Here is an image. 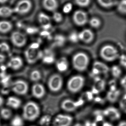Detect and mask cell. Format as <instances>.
<instances>
[{
  "label": "cell",
  "instance_id": "6da1fadb",
  "mask_svg": "<svg viewBox=\"0 0 126 126\" xmlns=\"http://www.w3.org/2000/svg\"><path fill=\"white\" fill-rule=\"evenodd\" d=\"M40 113V107L33 101L26 103L23 108V118L28 121H33L38 118Z\"/></svg>",
  "mask_w": 126,
  "mask_h": 126
},
{
  "label": "cell",
  "instance_id": "7a4b0ae2",
  "mask_svg": "<svg viewBox=\"0 0 126 126\" xmlns=\"http://www.w3.org/2000/svg\"><path fill=\"white\" fill-rule=\"evenodd\" d=\"M100 55L102 59L108 62L115 61L119 58L120 55L117 48L109 44L105 45L101 48Z\"/></svg>",
  "mask_w": 126,
  "mask_h": 126
},
{
  "label": "cell",
  "instance_id": "3957f363",
  "mask_svg": "<svg viewBox=\"0 0 126 126\" xmlns=\"http://www.w3.org/2000/svg\"><path fill=\"white\" fill-rule=\"evenodd\" d=\"M89 59L87 55L83 52H79L74 55L72 59L73 67L76 70L83 72L89 65Z\"/></svg>",
  "mask_w": 126,
  "mask_h": 126
},
{
  "label": "cell",
  "instance_id": "277c9868",
  "mask_svg": "<svg viewBox=\"0 0 126 126\" xmlns=\"http://www.w3.org/2000/svg\"><path fill=\"white\" fill-rule=\"evenodd\" d=\"M85 80L83 76H75L68 81L67 88L68 90L73 93H76L81 90L84 85Z\"/></svg>",
  "mask_w": 126,
  "mask_h": 126
},
{
  "label": "cell",
  "instance_id": "5b68a950",
  "mask_svg": "<svg viewBox=\"0 0 126 126\" xmlns=\"http://www.w3.org/2000/svg\"><path fill=\"white\" fill-rule=\"evenodd\" d=\"M32 7V3L30 0H20L13 8L14 13L20 15L29 13Z\"/></svg>",
  "mask_w": 126,
  "mask_h": 126
},
{
  "label": "cell",
  "instance_id": "8992f818",
  "mask_svg": "<svg viewBox=\"0 0 126 126\" xmlns=\"http://www.w3.org/2000/svg\"><path fill=\"white\" fill-rule=\"evenodd\" d=\"M63 79L62 76L58 74L52 75L48 80V86L52 92H58L63 86Z\"/></svg>",
  "mask_w": 126,
  "mask_h": 126
},
{
  "label": "cell",
  "instance_id": "52a82bcc",
  "mask_svg": "<svg viewBox=\"0 0 126 126\" xmlns=\"http://www.w3.org/2000/svg\"><path fill=\"white\" fill-rule=\"evenodd\" d=\"M10 40L14 46L20 48L26 45L27 39L26 35L22 32L15 31L11 34Z\"/></svg>",
  "mask_w": 126,
  "mask_h": 126
},
{
  "label": "cell",
  "instance_id": "ba28073f",
  "mask_svg": "<svg viewBox=\"0 0 126 126\" xmlns=\"http://www.w3.org/2000/svg\"><path fill=\"white\" fill-rule=\"evenodd\" d=\"M12 89L13 92L17 94L24 95L28 92L29 86L24 81L18 80L13 83Z\"/></svg>",
  "mask_w": 126,
  "mask_h": 126
},
{
  "label": "cell",
  "instance_id": "9c48e42d",
  "mask_svg": "<svg viewBox=\"0 0 126 126\" xmlns=\"http://www.w3.org/2000/svg\"><path fill=\"white\" fill-rule=\"evenodd\" d=\"M27 61L29 63H34L42 57L43 54L38 49H33L29 47L24 53Z\"/></svg>",
  "mask_w": 126,
  "mask_h": 126
},
{
  "label": "cell",
  "instance_id": "30bf717a",
  "mask_svg": "<svg viewBox=\"0 0 126 126\" xmlns=\"http://www.w3.org/2000/svg\"><path fill=\"white\" fill-rule=\"evenodd\" d=\"M74 23L78 26H84L88 21V16L86 13L81 10L75 11L73 16Z\"/></svg>",
  "mask_w": 126,
  "mask_h": 126
},
{
  "label": "cell",
  "instance_id": "8fae6325",
  "mask_svg": "<svg viewBox=\"0 0 126 126\" xmlns=\"http://www.w3.org/2000/svg\"><path fill=\"white\" fill-rule=\"evenodd\" d=\"M73 121L72 117L70 115L59 114L55 118L54 124L55 126H70Z\"/></svg>",
  "mask_w": 126,
  "mask_h": 126
},
{
  "label": "cell",
  "instance_id": "7c38bea8",
  "mask_svg": "<svg viewBox=\"0 0 126 126\" xmlns=\"http://www.w3.org/2000/svg\"><path fill=\"white\" fill-rule=\"evenodd\" d=\"M110 71L109 67L105 63L100 61H95L93 64V73L95 75L107 74Z\"/></svg>",
  "mask_w": 126,
  "mask_h": 126
},
{
  "label": "cell",
  "instance_id": "4fadbf2b",
  "mask_svg": "<svg viewBox=\"0 0 126 126\" xmlns=\"http://www.w3.org/2000/svg\"><path fill=\"white\" fill-rule=\"evenodd\" d=\"M78 37L79 40L86 43H90L94 40V35L92 30L86 29L78 33Z\"/></svg>",
  "mask_w": 126,
  "mask_h": 126
},
{
  "label": "cell",
  "instance_id": "5bb4252c",
  "mask_svg": "<svg viewBox=\"0 0 126 126\" xmlns=\"http://www.w3.org/2000/svg\"><path fill=\"white\" fill-rule=\"evenodd\" d=\"M23 64V60L20 57H13L7 63V67L13 70H18L22 67Z\"/></svg>",
  "mask_w": 126,
  "mask_h": 126
},
{
  "label": "cell",
  "instance_id": "9a60e30c",
  "mask_svg": "<svg viewBox=\"0 0 126 126\" xmlns=\"http://www.w3.org/2000/svg\"><path fill=\"white\" fill-rule=\"evenodd\" d=\"M32 93L35 97L37 98H41L45 95L46 90L44 87L40 83L34 84L32 87Z\"/></svg>",
  "mask_w": 126,
  "mask_h": 126
},
{
  "label": "cell",
  "instance_id": "2e32d148",
  "mask_svg": "<svg viewBox=\"0 0 126 126\" xmlns=\"http://www.w3.org/2000/svg\"><path fill=\"white\" fill-rule=\"evenodd\" d=\"M103 114L112 120H118L121 117L120 113L119 111L116 108L113 107L107 108L104 111Z\"/></svg>",
  "mask_w": 126,
  "mask_h": 126
},
{
  "label": "cell",
  "instance_id": "e0dca14e",
  "mask_svg": "<svg viewBox=\"0 0 126 126\" xmlns=\"http://www.w3.org/2000/svg\"><path fill=\"white\" fill-rule=\"evenodd\" d=\"M7 106L9 108L17 110L20 107L21 101L19 98L14 96H10L7 98Z\"/></svg>",
  "mask_w": 126,
  "mask_h": 126
},
{
  "label": "cell",
  "instance_id": "ac0fdd59",
  "mask_svg": "<svg viewBox=\"0 0 126 126\" xmlns=\"http://www.w3.org/2000/svg\"><path fill=\"white\" fill-rule=\"evenodd\" d=\"M61 108L64 111L67 112H72L75 111L77 108L75 101L70 99H66L62 102Z\"/></svg>",
  "mask_w": 126,
  "mask_h": 126
},
{
  "label": "cell",
  "instance_id": "d6986e66",
  "mask_svg": "<svg viewBox=\"0 0 126 126\" xmlns=\"http://www.w3.org/2000/svg\"><path fill=\"white\" fill-rule=\"evenodd\" d=\"M12 23L7 20H0V33L6 34L9 32L13 29Z\"/></svg>",
  "mask_w": 126,
  "mask_h": 126
},
{
  "label": "cell",
  "instance_id": "ffe728a7",
  "mask_svg": "<svg viewBox=\"0 0 126 126\" xmlns=\"http://www.w3.org/2000/svg\"><path fill=\"white\" fill-rule=\"evenodd\" d=\"M14 13L13 8L9 6L2 5L0 6V17L6 18L10 17Z\"/></svg>",
  "mask_w": 126,
  "mask_h": 126
},
{
  "label": "cell",
  "instance_id": "44dd1931",
  "mask_svg": "<svg viewBox=\"0 0 126 126\" xmlns=\"http://www.w3.org/2000/svg\"><path fill=\"white\" fill-rule=\"evenodd\" d=\"M43 4L46 9L52 12L55 11L58 7L57 0H43Z\"/></svg>",
  "mask_w": 126,
  "mask_h": 126
},
{
  "label": "cell",
  "instance_id": "7402d4cb",
  "mask_svg": "<svg viewBox=\"0 0 126 126\" xmlns=\"http://www.w3.org/2000/svg\"><path fill=\"white\" fill-rule=\"evenodd\" d=\"M120 94V91L117 89H110L107 95V99L111 103H114L117 100Z\"/></svg>",
  "mask_w": 126,
  "mask_h": 126
},
{
  "label": "cell",
  "instance_id": "603a6c76",
  "mask_svg": "<svg viewBox=\"0 0 126 126\" xmlns=\"http://www.w3.org/2000/svg\"><path fill=\"white\" fill-rule=\"evenodd\" d=\"M99 5L105 9H110L116 6L118 0H97Z\"/></svg>",
  "mask_w": 126,
  "mask_h": 126
},
{
  "label": "cell",
  "instance_id": "cb8c5ba5",
  "mask_svg": "<svg viewBox=\"0 0 126 126\" xmlns=\"http://www.w3.org/2000/svg\"><path fill=\"white\" fill-rule=\"evenodd\" d=\"M57 69L60 72L66 71L68 68V63L65 58L63 57L60 59L56 63Z\"/></svg>",
  "mask_w": 126,
  "mask_h": 126
},
{
  "label": "cell",
  "instance_id": "d4e9b609",
  "mask_svg": "<svg viewBox=\"0 0 126 126\" xmlns=\"http://www.w3.org/2000/svg\"><path fill=\"white\" fill-rule=\"evenodd\" d=\"M12 111L9 108H2L0 110V116L3 120H9L12 118Z\"/></svg>",
  "mask_w": 126,
  "mask_h": 126
},
{
  "label": "cell",
  "instance_id": "484cf974",
  "mask_svg": "<svg viewBox=\"0 0 126 126\" xmlns=\"http://www.w3.org/2000/svg\"><path fill=\"white\" fill-rule=\"evenodd\" d=\"M117 11L119 14L126 15V0H120L116 6Z\"/></svg>",
  "mask_w": 126,
  "mask_h": 126
},
{
  "label": "cell",
  "instance_id": "4316f807",
  "mask_svg": "<svg viewBox=\"0 0 126 126\" xmlns=\"http://www.w3.org/2000/svg\"><path fill=\"white\" fill-rule=\"evenodd\" d=\"M11 126H23L24 125L23 118L19 115H16L12 117L10 121Z\"/></svg>",
  "mask_w": 126,
  "mask_h": 126
},
{
  "label": "cell",
  "instance_id": "83f0119b",
  "mask_svg": "<svg viewBox=\"0 0 126 126\" xmlns=\"http://www.w3.org/2000/svg\"><path fill=\"white\" fill-rule=\"evenodd\" d=\"M110 71L112 76L115 78H118L122 75V69L118 65L112 66L110 69Z\"/></svg>",
  "mask_w": 126,
  "mask_h": 126
},
{
  "label": "cell",
  "instance_id": "f1b7e54d",
  "mask_svg": "<svg viewBox=\"0 0 126 126\" xmlns=\"http://www.w3.org/2000/svg\"><path fill=\"white\" fill-rule=\"evenodd\" d=\"M95 81V85L93 87H94L99 93L103 90L105 88V81L99 78H96Z\"/></svg>",
  "mask_w": 126,
  "mask_h": 126
},
{
  "label": "cell",
  "instance_id": "f546056e",
  "mask_svg": "<svg viewBox=\"0 0 126 126\" xmlns=\"http://www.w3.org/2000/svg\"><path fill=\"white\" fill-rule=\"evenodd\" d=\"M90 25L92 27L95 29H98L101 25V21L100 19L96 17H93L90 20Z\"/></svg>",
  "mask_w": 126,
  "mask_h": 126
},
{
  "label": "cell",
  "instance_id": "4dcf8cb0",
  "mask_svg": "<svg viewBox=\"0 0 126 126\" xmlns=\"http://www.w3.org/2000/svg\"><path fill=\"white\" fill-rule=\"evenodd\" d=\"M38 19L39 22L43 25H45V24L46 25L49 24V22L50 20L49 16L43 13H41L39 14L38 16Z\"/></svg>",
  "mask_w": 126,
  "mask_h": 126
},
{
  "label": "cell",
  "instance_id": "1f68e13d",
  "mask_svg": "<svg viewBox=\"0 0 126 126\" xmlns=\"http://www.w3.org/2000/svg\"><path fill=\"white\" fill-rule=\"evenodd\" d=\"M41 75L40 72L38 70H34L32 72L30 75V79L32 81H38L40 80Z\"/></svg>",
  "mask_w": 126,
  "mask_h": 126
},
{
  "label": "cell",
  "instance_id": "d6a6232c",
  "mask_svg": "<svg viewBox=\"0 0 126 126\" xmlns=\"http://www.w3.org/2000/svg\"><path fill=\"white\" fill-rule=\"evenodd\" d=\"M51 120V116L49 115H46L41 118L39 123L41 126H46L49 124Z\"/></svg>",
  "mask_w": 126,
  "mask_h": 126
},
{
  "label": "cell",
  "instance_id": "836d02e7",
  "mask_svg": "<svg viewBox=\"0 0 126 126\" xmlns=\"http://www.w3.org/2000/svg\"><path fill=\"white\" fill-rule=\"evenodd\" d=\"M91 0H75L76 3L78 6L85 7L89 5Z\"/></svg>",
  "mask_w": 126,
  "mask_h": 126
},
{
  "label": "cell",
  "instance_id": "e575fe53",
  "mask_svg": "<svg viewBox=\"0 0 126 126\" xmlns=\"http://www.w3.org/2000/svg\"><path fill=\"white\" fill-rule=\"evenodd\" d=\"M53 18L56 22H60L63 20V16L60 13L55 12L53 15Z\"/></svg>",
  "mask_w": 126,
  "mask_h": 126
},
{
  "label": "cell",
  "instance_id": "d590c367",
  "mask_svg": "<svg viewBox=\"0 0 126 126\" xmlns=\"http://www.w3.org/2000/svg\"><path fill=\"white\" fill-rule=\"evenodd\" d=\"M54 61V57L52 55H47L43 58V61L45 63L51 64Z\"/></svg>",
  "mask_w": 126,
  "mask_h": 126
},
{
  "label": "cell",
  "instance_id": "8d00e7d4",
  "mask_svg": "<svg viewBox=\"0 0 126 126\" xmlns=\"http://www.w3.org/2000/svg\"><path fill=\"white\" fill-rule=\"evenodd\" d=\"M69 39L71 42L74 43H76L79 40L78 34H77L75 32H72L70 35Z\"/></svg>",
  "mask_w": 126,
  "mask_h": 126
},
{
  "label": "cell",
  "instance_id": "74e56055",
  "mask_svg": "<svg viewBox=\"0 0 126 126\" xmlns=\"http://www.w3.org/2000/svg\"><path fill=\"white\" fill-rule=\"evenodd\" d=\"M119 63L123 67L126 68V54H122L119 57Z\"/></svg>",
  "mask_w": 126,
  "mask_h": 126
},
{
  "label": "cell",
  "instance_id": "f35d334b",
  "mask_svg": "<svg viewBox=\"0 0 126 126\" xmlns=\"http://www.w3.org/2000/svg\"><path fill=\"white\" fill-rule=\"evenodd\" d=\"M9 49V46L7 43L2 42L0 43V51L3 52H7Z\"/></svg>",
  "mask_w": 126,
  "mask_h": 126
},
{
  "label": "cell",
  "instance_id": "ab89813d",
  "mask_svg": "<svg viewBox=\"0 0 126 126\" xmlns=\"http://www.w3.org/2000/svg\"><path fill=\"white\" fill-rule=\"evenodd\" d=\"M120 105L121 108L126 112V94L124 95L121 100Z\"/></svg>",
  "mask_w": 126,
  "mask_h": 126
},
{
  "label": "cell",
  "instance_id": "60d3db41",
  "mask_svg": "<svg viewBox=\"0 0 126 126\" xmlns=\"http://www.w3.org/2000/svg\"><path fill=\"white\" fill-rule=\"evenodd\" d=\"M72 4H67L64 7L63 10L65 13H68L72 10Z\"/></svg>",
  "mask_w": 126,
  "mask_h": 126
},
{
  "label": "cell",
  "instance_id": "b9f144b4",
  "mask_svg": "<svg viewBox=\"0 0 126 126\" xmlns=\"http://www.w3.org/2000/svg\"><path fill=\"white\" fill-rule=\"evenodd\" d=\"M120 83L121 87L126 90V75L122 78Z\"/></svg>",
  "mask_w": 126,
  "mask_h": 126
},
{
  "label": "cell",
  "instance_id": "7bdbcfd3",
  "mask_svg": "<svg viewBox=\"0 0 126 126\" xmlns=\"http://www.w3.org/2000/svg\"><path fill=\"white\" fill-rule=\"evenodd\" d=\"M76 106L77 107V108L82 106L84 103V101L83 99L81 98H80L77 101H75Z\"/></svg>",
  "mask_w": 126,
  "mask_h": 126
},
{
  "label": "cell",
  "instance_id": "ee69618b",
  "mask_svg": "<svg viewBox=\"0 0 126 126\" xmlns=\"http://www.w3.org/2000/svg\"><path fill=\"white\" fill-rule=\"evenodd\" d=\"M104 122L103 121H95L92 124V126H103Z\"/></svg>",
  "mask_w": 126,
  "mask_h": 126
},
{
  "label": "cell",
  "instance_id": "f6af8a7d",
  "mask_svg": "<svg viewBox=\"0 0 126 126\" xmlns=\"http://www.w3.org/2000/svg\"><path fill=\"white\" fill-rule=\"evenodd\" d=\"M39 47V45L38 43H33L29 47L32 48L33 49H38V48Z\"/></svg>",
  "mask_w": 126,
  "mask_h": 126
},
{
  "label": "cell",
  "instance_id": "bcb514c9",
  "mask_svg": "<svg viewBox=\"0 0 126 126\" xmlns=\"http://www.w3.org/2000/svg\"><path fill=\"white\" fill-rule=\"evenodd\" d=\"M6 56L3 54L0 53V64L3 63L6 60Z\"/></svg>",
  "mask_w": 126,
  "mask_h": 126
},
{
  "label": "cell",
  "instance_id": "7dc6e473",
  "mask_svg": "<svg viewBox=\"0 0 126 126\" xmlns=\"http://www.w3.org/2000/svg\"><path fill=\"white\" fill-rule=\"evenodd\" d=\"M87 98L89 100H92L93 98V93L92 92H88L87 93Z\"/></svg>",
  "mask_w": 126,
  "mask_h": 126
},
{
  "label": "cell",
  "instance_id": "c3c4849f",
  "mask_svg": "<svg viewBox=\"0 0 126 126\" xmlns=\"http://www.w3.org/2000/svg\"><path fill=\"white\" fill-rule=\"evenodd\" d=\"M4 103V100L3 98L0 96V107L2 106L3 104Z\"/></svg>",
  "mask_w": 126,
  "mask_h": 126
},
{
  "label": "cell",
  "instance_id": "681fc988",
  "mask_svg": "<svg viewBox=\"0 0 126 126\" xmlns=\"http://www.w3.org/2000/svg\"><path fill=\"white\" fill-rule=\"evenodd\" d=\"M8 1L9 0H0V4H5L8 2Z\"/></svg>",
  "mask_w": 126,
  "mask_h": 126
},
{
  "label": "cell",
  "instance_id": "f907efd6",
  "mask_svg": "<svg viewBox=\"0 0 126 126\" xmlns=\"http://www.w3.org/2000/svg\"><path fill=\"white\" fill-rule=\"evenodd\" d=\"M118 126H126V122H122Z\"/></svg>",
  "mask_w": 126,
  "mask_h": 126
},
{
  "label": "cell",
  "instance_id": "816d5d0a",
  "mask_svg": "<svg viewBox=\"0 0 126 126\" xmlns=\"http://www.w3.org/2000/svg\"><path fill=\"white\" fill-rule=\"evenodd\" d=\"M103 126H112L111 124L108 123H105L104 124Z\"/></svg>",
  "mask_w": 126,
  "mask_h": 126
},
{
  "label": "cell",
  "instance_id": "f5cc1de1",
  "mask_svg": "<svg viewBox=\"0 0 126 126\" xmlns=\"http://www.w3.org/2000/svg\"><path fill=\"white\" fill-rule=\"evenodd\" d=\"M74 126H83L80 124L78 123L76 124Z\"/></svg>",
  "mask_w": 126,
  "mask_h": 126
},
{
  "label": "cell",
  "instance_id": "db71d44e",
  "mask_svg": "<svg viewBox=\"0 0 126 126\" xmlns=\"http://www.w3.org/2000/svg\"><path fill=\"white\" fill-rule=\"evenodd\" d=\"M0 126H1V121H0Z\"/></svg>",
  "mask_w": 126,
  "mask_h": 126
}]
</instances>
